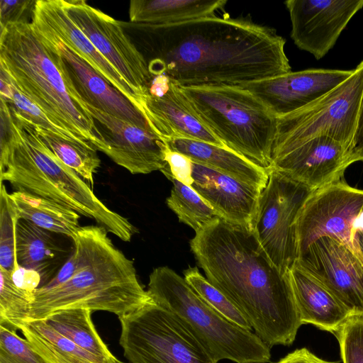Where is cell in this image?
<instances>
[{
  "mask_svg": "<svg viewBox=\"0 0 363 363\" xmlns=\"http://www.w3.org/2000/svg\"><path fill=\"white\" fill-rule=\"evenodd\" d=\"M143 28L152 38L151 76L164 74L181 87L243 86L291 72L285 39L250 18L215 16Z\"/></svg>",
  "mask_w": 363,
  "mask_h": 363,
  "instance_id": "1",
  "label": "cell"
},
{
  "mask_svg": "<svg viewBox=\"0 0 363 363\" xmlns=\"http://www.w3.org/2000/svg\"><path fill=\"white\" fill-rule=\"evenodd\" d=\"M190 247L206 278L267 345L294 342L302 324L289 272L274 265L250 228L216 218L195 232Z\"/></svg>",
  "mask_w": 363,
  "mask_h": 363,
  "instance_id": "2",
  "label": "cell"
},
{
  "mask_svg": "<svg viewBox=\"0 0 363 363\" xmlns=\"http://www.w3.org/2000/svg\"><path fill=\"white\" fill-rule=\"evenodd\" d=\"M107 233L100 225L78 230L72 238L77 261L75 274L57 286L34 292L28 321L70 308L107 311L120 319L154 302L140 283L133 262Z\"/></svg>",
  "mask_w": 363,
  "mask_h": 363,
  "instance_id": "3",
  "label": "cell"
},
{
  "mask_svg": "<svg viewBox=\"0 0 363 363\" xmlns=\"http://www.w3.org/2000/svg\"><path fill=\"white\" fill-rule=\"evenodd\" d=\"M13 135L0 154V179L15 191L53 201L94 220L108 233L128 242L137 229L112 211L74 170L65 164L43 143L35 126L13 113Z\"/></svg>",
  "mask_w": 363,
  "mask_h": 363,
  "instance_id": "4",
  "label": "cell"
},
{
  "mask_svg": "<svg viewBox=\"0 0 363 363\" xmlns=\"http://www.w3.org/2000/svg\"><path fill=\"white\" fill-rule=\"evenodd\" d=\"M0 65L51 121L102 152L104 143L94 119L69 86L55 50L31 22L1 28Z\"/></svg>",
  "mask_w": 363,
  "mask_h": 363,
  "instance_id": "5",
  "label": "cell"
},
{
  "mask_svg": "<svg viewBox=\"0 0 363 363\" xmlns=\"http://www.w3.org/2000/svg\"><path fill=\"white\" fill-rule=\"evenodd\" d=\"M147 291L155 303L173 313L218 363H267L270 347L254 332L225 318L173 269L163 266L150 275Z\"/></svg>",
  "mask_w": 363,
  "mask_h": 363,
  "instance_id": "6",
  "label": "cell"
},
{
  "mask_svg": "<svg viewBox=\"0 0 363 363\" xmlns=\"http://www.w3.org/2000/svg\"><path fill=\"white\" fill-rule=\"evenodd\" d=\"M189 108L228 148L268 172L277 118L242 86L181 87Z\"/></svg>",
  "mask_w": 363,
  "mask_h": 363,
  "instance_id": "7",
  "label": "cell"
},
{
  "mask_svg": "<svg viewBox=\"0 0 363 363\" xmlns=\"http://www.w3.org/2000/svg\"><path fill=\"white\" fill-rule=\"evenodd\" d=\"M362 95L363 60L347 80L328 94L294 112L277 117L272 154L320 136L331 138L352 150Z\"/></svg>",
  "mask_w": 363,
  "mask_h": 363,
  "instance_id": "8",
  "label": "cell"
},
{
  "mask_svg": "<svg viewBox=\"0 0 363 363\" xmlns=\"http://www.w3.org/2000/svg\"><path fill=\"white\" fill-rule=\"evenodd\" d=\"M130 363H216L169 311L155 302L119 319Z\"/></svg>",
  "mask_w": 363,
  "mask_h": 363,
  "instance_id": "9",
  "label": "cell"
},
{
  "mask_svg": "<svg viewBox=\"0 0 363 363\" xmlns=\"http://www.w3.org/2000/svg\"><path fill=\"white\" fill-rule=\"evenodd\" d=\"M268 174L251 230L274 265L288 274L297 259L296 220L314 190L278 171Z\"/></svg>",
  "mask_w": 363,
  "mask_h": 363,
  "instance_id": "10",
  "label": "cell"
},
{
  "mask_svg": "<svg viewBox=\"0 0 363 363\" xmlns=\"http://www.w3.org/2000/svg\"><path fill=\"white\" fill-rule=\"evenodd\" d=\"M61 3L69 18L135 91L141 106L143 97L149 94L152 77L143 54L121 23L85 1L61 0Z\"/></svg>",
  "mask_w": 363,
  "mask_h": 363,
  "instance_id": "11",
  "label": "cell"
},
{
  "mask_svg": "<svg viewBox=\"0 0 363 363\" xmlns=\"http://www.w3.org/2000/svg\"><path fill=\"white\" fill-rule=\"evenodd\" d=\"M362 207L363 189L343 180L314 190L296 220L297 257L322 237L335 238L353 250L352 229Z\"/></svg>",
  "mask_w": 363,
  "mask_h": 363,
  "instance_id": "12",
  "label": "cell"
},
{
  "mask_svg": "<svg viewBox=\"0 0 363 363\" xmlns=\"http://www.w3.org/2000/svg\"><path fill=\"white\" fill-rule=\"evenodd\" d=\"M294 265L314 277L352 315H363V262L347 245L322 237L298 256Z\"/></svg>",
  "mask_w": 363,
  "mask_h": 363,
  "instance_id": "13",
  "label": "cell"
},
{
  "mask_svg": "<svg viewBox=\"0 0 363 363\" xmlns=\"http://www.w3.org/2000/svg\"><path fill=\"white\" fill-rule=\"evenodd\" d=\"M284 4L294 44L320 60L334 47L350 21L363 8V0H289Z\"/></svg>",
  "mask_w": 363,
  "mask_h": 363,
  "instance_id": "14",
  "label": "cell"
},
{
  "mask_svg": "<svg viewBox=\"0 0 363 363\" xmlns=\"http://www.w3.org/2000/svg\"><path fill=\"white\" fill-rule=\"evenodd\" d=\"M35 29L54 48L63 74L84 102L155 134L143 113L125 95L60 40Z\"/></svg>",
  "mask_w": 363,
  "mask_h": 363,
  "instance_id": "15",
  "label": "cell"
},
{
  "mask_svg": "<svg viewBox=\"0 0 363 363\" xmlns=\"http://www.w3.org/2000/svg\"><path fill=\"white\" fill-rule=\"evenodd\" d=\"M271 159L269 171H278L312 190L342 180L347 167L359 162L350 147L326 136L272 154Z\"/></svg>",
  "mask_w": 363,
  "mask_h": 363,
  "instance_id": "16",
  "label": "cell"
},
{
  "mask_svg": "<svg viewBox=\"0 0 363 363\" xmlns=\"http://www.w3.org/2000/svg\"><path fill=\"white\" fill-rule=\"evenodd\" d=\"M104 140L102 152L131 174H149L167 166V144L155 134L84 102Z\"/></svg>",
  "mask_w": 363,
  "mask_h": 363,
  "instance_id": "17",
  "label": "cell"
},
{
  "mask_svg": "<svg viewBox=\"0 0 363 363\" xmlns=\"http://www.w3.org/2000/svg\"><path fill=\"white\" fill-rule=\"evenodd\" d=\"M354 69H308L244 85L277 116L294 112L347 80Z\"/></svg>",
  "mask_w": 363,
  "mask_h": 363,
  "instance_id": "18",
  "label": "cell"
},
{
  "mask_svg": "<svg viewBox=\"0 0 363 363\" xmlns=\"http://www.w3.org/2000/svg\"><path fill=\"white\" fill-rule=\"evenodd\" d=\"M31 23L37 29L51 34L74 50L142 112L138 94L69 18L61 0L36 1Z\"/></svg>",
  "mask_w": 363,
  "mask_h": 363,
  "instance_id": "19",
  "label": "cell"
},
{
  "mask_svg": "<svg viewBox=\"0 0 363 363\" xmlns=\"http://www.w3.org/2000/svg\"><path fill=\"white\" fill-rule=\"evenodd\" d=\"M191 187L222 220L248 228L262 190L208 167L193 162Z\"/></svg>",
  "mask_w": 363,
  "mask_h": 363,
  "instance_id": "20",
  "label": "cell"
},
{
  "mask_svg": "<svg viewBox=\"0 0 363 363\" xmlns=\"http://www.w3.org/2000/svg\"><path fill=\"white\" fill-rule=\"evenodd\" d=\"M141 108L155 134L164 142L186 138L227 147L195 115L179 86L172 82L169 91L162 97L146 94Z\"/></svg>",
  "mask_w": 363,
  "mask_h": 363,
  "instance_id": "21",
  "label": "cell"
},
{
  "mask_svg": "<svg viewBox=\"0 0 363 363\" xmlns=\"http://www.w3.org/2000/svg\"><path fill=\"white\" fill-rule=\"evenodd\" d=\"M301 324H311L334 334L352 315L326 288L294 265L289 271Z\"/></svg>",
  "mask_w": 363,
  "mask_h": 363,
  "instance_id": "22",
  "label": "cell"
},
{
  "mask_svg": "<svg viewBox=\"0 0 363 363\" xmlns=\"http://www.w3.org/2000/svg\"><path fill=\"white\" fill-rule=\"evenodd\" d=\"M164 143L169 149L187 156L193 162L226 174L262 191L267 183L269 174L266 169L228 147L186 138H174Z\"/></svg>",
  "mask_w": 363,
  "mask_h": 363,
  "instance_id": "23",
  "label": "cell"
},
{
  "mask_svg": "<svg viewBox=\"0 0 363 363\" xmlns=\"http://www.w3.org/2000/svg\"><path fill=\"white\" fill-rule=\"evenodd\" d=\"M226 4V0H133L129 17L141 26H165L215 16Z\"/></svg>",
  "mask_w": 363,
  "mask_h": 363,
  "instance_id": "24",
  "label": "cell"
},
{
  "mask_svg": "<svg viewBox=\"0 0 363 363\" xmlns=\"http://www.w3.org/2000/svg\"><path fill=\"white\" fill-rule=\"evenodd\" d=\"M9 196L20 219L45 230L72 238L81 228L79 214L67 206L24 191H14Z\"/></svg>",
  "mask_w": 363,
  "mask_h": 363,
  "instance_id": "25",
  "label": "cell"
},
{
  "mask_svg": "<svg viewBox=\"0 0 363 363\" xmlns=\"http://www.w3.org/2000/svg\"><path fill=\"white\" fill-rule=\"evenodd\" d=\"M19 330L48 363H105L58 333L45 320L26 322Z\"/></svg>",
  "mask_w": 363,
  "mask_h": 363,
  "instance_id": "26",
  "label": "cell"
},
{
  "mask_svg": "<svg viewBox=\"0 0 363 363\" xmlns=\"http://www.w3.org/2000/svg\"><path fill=\"white\" fill-rule=\"evenodd\" d=\"M91 312L87 308L65 309L55 312L43 320L58 333L105 363H116L118 359L111 352L94 327Z\"/></svg>",
  "mask_w": 363,
  "mask_h": 363,
  "instance_id": "27",
  "label": "cell"
},
{
  "mask_svg": "<svg viewBox=\"0 0 363 363\" xmlns=\"http://www.w3.org/2000/svg\"><path fill=\"white\" fill-rule=\"evenodd\" d=\"M15 246L18 264L41 276L62 250L49 231L20 218L16 225Z\"/></svg>",
  "mask_w": 363,
  "mask_h": 363,
  "instance_id": "28",
  "label": "cell"
},
{
  "mask_svg": "<svg viewBox=\"0 0 363 363\" xmlns=\"http://www.w3.org/2000/svg\"><path fill=\"white\" fill-rule=\"evenodd\" d=\"M35 128L43 143L65 164L93 185L94 174L101 164V160L94 147L64 138L36 126Z\"/></svg>",
  "mask_w": 363,
  "mask_h": 363,
  "instance_id": "29",
  "label": "cell"
},
{
  "mask_svg": "<svg viewBox=\"0 0 363 363\" xmlns=\"http://www.w3.org/2000/svg\"><path fill=\"white\" fill-rule=\"evenodd\" d=\"M170 196L167 199L168 207L174 211L179 220L196 232L216 218V212L190 186L172 177Z\"/></svg>",
  "mask_w": 363,
  "mask_h": 363,
  "instance_id": "30",
  "label": "cell"
},
{
  "mask_svg": "<svg viewBox=\"0 0 363 363\" xmlns=\"http://www.w3.org/2000/svg\"><path fill=\"white\" fill-rule=\"evenodd\" d=\"M34 293L17 287L10 273L0 267V323L17 330L28 321Z\"/></svg>",
  "mask_w": 363,
  "mask_h": 363,
  "instance_id": "31",
  "label": "cell"
},
{
  "mask_svg": "<svg viewBox=\"0 0 363 363\" xmlns=\"http://www.w3.org/2000/svg\"><path fill=\"white\" fill-rule=\"evenodd\" d=\"M184 278L191 288L213 309L238 326L252 330L250 324L242 313L201 274L197 267H188L184 272Z\"/></svg>",
  "mask_w": 363,
  "mask_h": 363,
  "instance_id": "32",
  "label": "cell"
},
{
  "mask_svg": "<svg viewBox=\"0 0 363 363\" xmlns=\"http://www.w3.org/2000/svg\"><path fill=\"white\" fill-rule=\"evenodd\" d=\"M0 190V267L11 272L18 263L15 239L16 225L19 218L3 182H1Z\"/></svg>",
  "mask_w": 363,
  "mask_h": 363,
  "instance_id": "33",
  "label": "cell"
},
{
  "mask_svg": "<svg viewBox=\"0 0 363 363\" xmlns=\"http://www.w3.org/2000/svg\"><path fill=\"white\" fill-rule=\"evenodd\" d=\"M11 83L13 86L12 98L10 100L5 101L8 103L11 111L13 113L36 127L50 131L64 138L94 147L90 143L55 125L36 104L18 89L12 80Z\"/></svg>",
  "mask_w": 363,
  "mask_h": 363,
  "instance_id": "34",
  "label": "cell"
},
{
  "mask_svg": "<svg viewBox=\"0 0 363 363\" xmlns=\"http://www.w3.org/2000/svg\"><path fill=\"white\" fill-rule=\"evenodd\" d=\"M17 330L0 323V363H48Z\"/></svg>",
  "mask_w": 363,
  "mask_h": 363,
  "instance_id": "35",
  "label": "cell"
},
{
  "mask_svg": "<svg viewBox=\"0 0 363 363\" xmlns=\"http://www.w3.org/2000/svg\"><path fill=\"white\" fill-rule=\"evenodd\" d=\"M333 335L343 363H363V315H351Z\"/></svg>",
  "mask_w": 363,
  "mask_h": 363,
  "instance_id": "36",
  "label": "cell"
},
{
  "mask_svg": "<svg viewBox=\"0 0 363 363\" xmlns=\"http://www.w3.org/2000/svg\"><path fill=\"white\" fill-rule=\"evenodd\" d=\"M164 160L167 166L161 172L168 178H174L188 186L193 184V162L187 156L167 147Z\"/></svg>",
  "mask_w": 363,
  "mask_h": 363,
  "instance_id": "37",
  "label": "cell"
},
{
  "mask_svg": "<svg viewBox=\"0 0 363 363\" xmlns=\"http://www.w3.org/2000/svg\"><path fill=\"white\" fill-rule=\"evenodd\" d=\"M35 3L33 0H1V28L8 24L30 22Z\"/></svg>",
  "mask_w": 363,
  "mask_h": 363,
  "instance_id": "38",
  "label": "cell"
},
{
  "mask_svg": "<svg viewBox=\"0 0 363 363\" xmlns=\"http://www.w3.org/2000/svg\"><path fill=\"white\" fill-rule=\"evenodd\" d=\"M9 273L13 284L23 290L34 293L41 287L42 276L34 269L26 268L17 263Z\"/></svg>",
  "mask_w": 363,
  "mask_h": 363,
  "instance_id": "39",
  "label": "cell"
},
{
  "mask_svg": "<svg viewBox=\"0 0 363 363\" xmlns=\"http://www.w3.org/2000/svg\"><path fill=\"white\" fill-rule=\"evenodd\" d=\"M77 268V257L73 251L56 275L40 288L50 289L66 282L73 277L76 272Z\"/></svg>",
  "mask_w": 363,
  "mask_h": 363,
  "instance_id": "40",
  "label": "cell"
},
{
  "mask_svg": "<svg viewBox=\"0 0 363 363\" xmlns=\"http://www.w3.org/2000/svg\"><path fill=\"white\" fill-rule=\"evenodd\" d=\"M275 363H340L322 359L310 352L307 348L296 349Z\"/></svg>",
  "mask_w": 363,
  "mask_h": 363,
  "instance_id": "41",
  "label": "cell"
},
{
  "mask_svg": "<svg viewBox=\"0 0 363 363\" xmlns=\"http://www.w3.org/2000/svg\"><path fill=\"white\" fill-rule=\"evenodd\" d=\"M352 243L354 253L363 262V207L353 226Z\"/></svg>",
  "mask_w": 363,
  "mask_h": 363,
  "instance_id": "42",
  "label": "cell"
},
{
  "mask_svg": "<svg viewBox=\"0 0 363 363\" xmlns=\"http://www.w3.org/2000/svg\"><path fill=\"white\" fill-rule=\"evenodd\" d=\"M352 151L359 162H363V95L361 101L356 132L352 145Z\"/></svg>",
  "mask_w": 363,
  "mask_h": 363,
  "instance_id": "43",
  "label": "cell"
},
{
  "mask_svg": "<svg viewBox=\"0 0 363 363\" xmlns=\"http://www.w3.org/2000/svg\"><path fill=\"white\" fill-rule=\"evenodd\" d=\"M171 81L164 74L155 76L149 87V94L155 98H160L165 95L170 88Z\"/></svg>",
  "mask_w": 363,
  "mask_h": 363,
  "instance_id": "44",
  "label": "cell"
},
{
  "mask_svg": "<svg viewBox=\"0 0 363 363\" xmlns=\"http://www.w3.org/2000/svg\"><path fill=\"white\" fill-rule=\"evenodd\" d=\"M116 363H126V362H122V361H120V360H117ZM130 363V362H129Z\"/></svg>",
  "mask_w": 363,
  "mask_h": 363,
  "instance_id": "45",
  "label": "cell"
}]
</instances>
